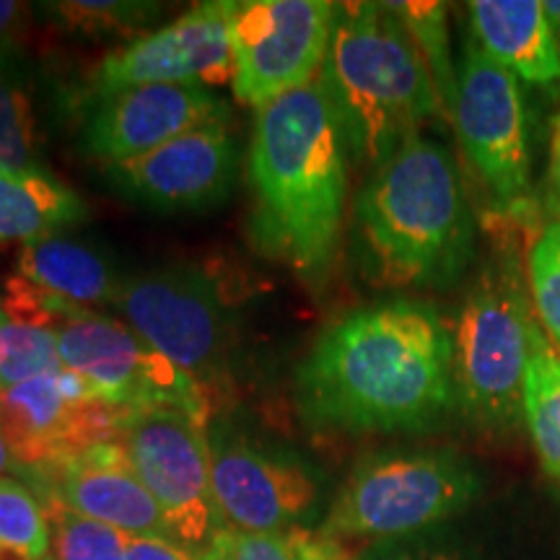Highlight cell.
<instances>
[{"instance_id":"cell-30","label":"cell","mask_w":560,"mask_h":560,"mask_svg":"<svg viewBox=\"0 0 560 560\" xmlns=\"http://www.w3.org/2000/svg\"><path fill=\"white\" fill-rule=\"evenodd\" d=\"M361 560H465V556L450 542L410 535L374 542Z\"/></svg>"},{"instance_id":"cell-10","label":"cell","mask_w":560,"mask_h":560,"mask_svg":"<svg viewBox=\"0 0 560 560\" xmlns=\"http://www.w3.org/2000/svg\"><path fill=\"white\" fill-rule=\"evenodd\" d=\"M62 366L128 410H179L206 425V384L161 355L136 330L100 312H83L55 330Z\"/></svg>"},{"instance_id":"cell-9","label":"cell","mask_w":560,"mask_h":560,"mask_svg":"<svg viewBox=\"0 0 560 560\" xmlns=\"http://www.w3.org/2000/svg\"><path fill=\"white\" fill-rule=\"evenodd\" d=\"M338 3L330 0H231L229 37L236 100L265 107L319 79Z\"/></svg>"},{"instance_id":"cell-16","label":"cell","mask_w":560,"mask_h":560,"mask_svg":"<svg viewBox=\"0 0 560 560\" xmlns=\"http://www.w3.org/2000/svg\"><path fill=\"white\" fill-rule=\"evenodd\" d=\"M213 493L223 527L244 535H285L317 501V482L299 459L242 439L210 441Z\"/></svg>"},{"instance_id":"cell-25","label":"cell","mask_w":560,"mask_h":560,"mask_svg":"<svg viewBox=\"0 0 560 560\" xmlns=\"http://www.w3.org/2000/svg\"><path fill=\"white\" fill-rule=\"evenodd\" d=\"M527 289L537 325L560 353V221H550L527 247Z\"/></svg>"},{"instance_id":"cell-19","label":"cell","mask_w":560,"mask_h":560,"mask_svg":"<svg viewBox=\"0 0 560 560\" xmlns=\"http://www.w3.org/2000/svg\"><path fill=\"white\" fill-rule=\"evenodd\" d=\"M19 276L50 293L52 299L83 312L115 304L125 283L102 252L58 234L24 244L19 257Z\"/></svg>"},{"instance_id":"cell-21","label":"cell","mask_w":560,"mask_h":560,"mask_svg":"<svg viewBox=\"0 0 560 560\" xmlns=\"http://www.w3.org/2000/svg\"><path fill=\"white\" fill-rule=\"evenodd\" d=\"M522 423L527 425L542 470L560 482V353L545 338L537 319L529 332V361L522 387Z\"/></svg>"},{"instance_id":"cell-28","label":"cell","mask_w":560,"mask_h":560,"mask_svg":"<svg viewBox=\"0 0 560 560\" xmlns=\"http://www.w3.org/2000/svg\"><path fill=\"white\" fill-rule=\"evenodd\" d=\"M68 30L81 34H120L138 32L161 13L156 3H115V0H70L50 5Z\"/></svg>"},{"instance_id":"cell-20","label":"cell","mask_w":560,"mask_h":560,"mask_svg":"<svg viewBox=\"0 0 560 560\" xmlns=\"http://www.w3.org/2000/svg\"><path fill=\"white\" fill-rule=\"evenodd\" d=\"M83 219V200L52 174H0V242L32 244Z\"/></svg>"},{"instance_id":"cell-1","label":"cell","mask_w":560,"mask_h":560,"mask_svg":"<svg viewBox=\"0 0 560 560\" xmlns=\"http://www.w3.org/2000/svg\"><path fill=\"white\" fill-rule=\"evenodd\" d=\"M314 431L423 433L457 412L452 325L433 304L389 299L325 327L296 371Z\"/></svg>"},{"instance_id":"cell-17","label":"cell","mask_w":560,"mask_h":560,"mask_svg":"<svg viewBox=\"0 0 560 560\" xmlns=\"http://www.w3.org/2000/svg\"><path fill=\"white\" fill-rule=\"evenodd\" d=\"M50 475L55 501L75 514L107 524L128 537L172 542L159 503L132 470L120 441L91 446Z\"/></svg>"},{"instance_id":"cell-12","label":"cell","mask_w":560,"mask_h":560,"mask_svg":"<svg viewBox=\"0 0 560 560\" xmlns=\"http://www.w3.org/2000/svg\"><path fill=\"white\" fill-rule=\"evenodd\" d=\"M125 325L198 382L221 376L231 346V317L221 289L190 268L125 280L115 304Z\"/></svg>"},{"instance_id":"cell-5","label":"cell","mask_w":560,"mask_h":560,"mask_svg":"<svg viewBox=\"0 0 560 560\" xmlns=\"http://www.w3.org/2000/svg\"><path fill=\"white\" fill-rule=\"evenodd\" d=\"M516 240L520 226L493 247L452 325L457 410L490 433H509L522 423L529 332L537 319Z\"/></svg>"},{"instance_id":"cell-29","label":"cell","mask_w":560,"mask_h":560,"mask_svg":"<svg viewBox=\"0 0 560 560\" xmlns=\"http://www.w3.org/2000/svg\"><path fill=\"white\" fill-rule=\"evenodd\" d=\"M215 560H299L291 532L285 535H244L223 529L208 545Z\"/></svg>"},{"instance_id":"cell-6","label":"cell","mask_w":560,"mask_h":560,"mask_svg":"<svg viewBox=\"0 0 560 560\" xmlns=\"http://www.w3.org/2000/svg\"><path fill=\"white\" fill-rule=\"evenodd\" d=\"M482 490L478 467L450 450L380 452L350 472L319 535L397 540L450 522Z\"/></svg>"},{"instance_id":"cell-37","label":"cell","mask_w":560,"mask_h":560,"mask_svg":"<svg viewBox=\"0 0 560 560\" xmlns=\"http://www.w3.org/2000/svg\"><path fill=\"white\" fill-rule=\"evenodd\" d=\"M5 322V314H3V304H0V325H3Z\"/></svg>"},{"instance_id":"cell-35","label":"cell","mask_w":560,"mask_h":560,"mask_svg":"<svg viewBox=\"0 0 560 560\" xmlns=\"http://www.w3.org/2000/svg\"><path fill=\"white\" fill-rule=\"evenodd\" d=\"M545 13H548L552 37H556L560 50V0H545Z\"/></svg>"},{"instance_id":"cell-31","label":"cell","mask_w":560,"mask_h":560,"mask_svg":"<svg viewBox=\"0 0 560 560\" xmlns=\"http://www.w3.org/2000/svg\"><path fill=\"white\" fill-rule=\"evenodd\" d=\"M291 537L293 545H296L299 560H361L342 548L340 540H332V537L312 535V532L301 529H291Z\"/></svg>"},{"instance_id":"cell-23","label":"cell","mask_w":560,"mask_h":560,"mask_svg":"<svg viewBox=\"0 0 560 560\" xmlns=\"http://www.w3.org/2000/svg\"><path fill=\"white\" fill-rule=\"evenodd\" d=\"M387 5L397 13V19L402 21L405 30L410 32L412 42L418 45L433 86H436L441 109L452 120L454 100H457V68H454L452 60L446 3H439V0H400V3Z\"/></svg>"},{"instance_id":"cell-27","label":"cell","mask_w":560,"mask_h":560,"mask_svg":"<svg viewBox=\"0 0 560 560\" xmlns=\"http://www.w3.org/2000/svg\"><path fill=\"white\" fill-rule=\"evenodd\" d=\"M55 529V560H128V535L86 516L75 514L60 501L47 509Z\"/></svg>"},{"instance_id":"cell-26","label":"cell","mask_w":560,"mask_h":560,"mask_svg":"<svg viewBox=\"0 0 560 560\" xmlns=\"http://www.w3.org/2000/svg\"><path fill=\"white\" fill-rule=\"evenodd\" d=\"M58 335L42 327L0 325V389L62 371Z\"/></svg>"},{"instance_id":"cell-15","label":"cell","mask_w":560,"mask_h":560,"mask_svg":"<svg viewBox=\"0 0 560 560\" xmlns=\"http://www.w3.org/2000/svg\"><path fill=\"white\" fill-rule=\"evenodd\" d=\"M219 120H226V104L200 83H151L100 96L81 143L91 159L122 164Z\"/></svg>"},{"instance_id":"cell-18","label":"cell","mask_w":560,"mask_h":560,"mask_svg":"<svg viewBox=\"0 0 560 560\" xmlns=\"http://www.w3.org/2000/svg\"><path fill=\"white\" fill-rule=\"evenodd\" d=\"M470 37L495 62L532 86H560V50L540 0L467 3Z\"/></svg>"},{"instance_id":"cell-34","label":"cell","mask_w":560,"mask_h":560,"mask_svg":"<svg viewBox=\"0 0 560 560\" xmlns=\"http://www.w3.org/2000/svg\"><path fill=\"white\" fill-rule=\"evenodd\" d=\"M550 195L556 208L560 210V112L556 120V132H552V149H550Z\"/></svg>"},{"instance_id":"cell-24","label":"cell","mask_w":560,"mask_h":560,"mask_svg":"<svg viewBox=\"0 0 560 560\" xmlns=\"http://www.w3.org/2000/svg\"><path fill=\"white\" fill-rule=\"evenodd\" d=\"M0 552L24 560L50 558V520L16 480L0 478Z\"/></svg>"},{"instance_id":"cell-22","label":"cell","mask_w":560,"mask_h":560,"mask_svg":"<svg viewBox=\"0 0 560 560\" xmlns=\"http://www.w3.org/2000/svg\"><path fill=\"white\" fill-rule=\"evenodd\" d=\"M0 174H47L39 156L32 100L11 50L0 52Z\"/></svg>"},{"instance_id":"cell-32","label":"cell","mask_w":560,"mask_h":560,"mask_svg":"<svg viewBox=\"0 0 560 560\" xmlns=\"http://www.w3.org/2000/svg\"><path fill=\"white\" fill-rule=\"evenodd\" d=\"M128 560H195V552L179 548L170 540L128 537Z\"/></svg>"},{"instance_id":"cell-7","label":"cell","mask_w":560,"mask_h":560,"mask_svg":"<svg viewBox=\"0 0 560 560\" xmlns=\"http://www.w3.org/2000/svg\"><path fill=\"white\" fill-rule=\"evenodd\" d=\"M452 122L495 215L529 223L537 208L532 198L527 102L520 79L472 37L462 47Z\"/></svg>"},{"instance_id":"cell-8","label":"cell","mask_w":560,"mask_h":560,"mask_svg":"<svg viewBox=\"0 0 560 560\" xmlns=\"http://www.w3.org/2000/svg\"><path fill=\"white\" fill-rule=\"evenodd\" d=\"M120 444L170 527L172 542L206 550L223 532L206 425L179 410H132Z\"/></svg>"},{"instance_id":"cell-36","label":"cell","mask_w":560,"mask_h":560,"mask_svg":"<svg viewBox=\"0 0 560 560\" xmlns=\"http://www.w3.org/2000/svg\"><path fill=\"white\" fill-rule=\"evenodd\" d=\"M13 465H16V459H13L9 441H5V433H3V423H0V475L13 470Z\"/></svg>"},{"instance_id":"cell-33","label":"cell","mask_w":560,"mask_h":560,"mask_svg":"<svg viewBox=\"0 0 560 560\" xmlns=\"http://www.w3.org/2000/svg\"><path fill=\"white\" fill-rule=\"evenodd\" d=\"M21 19H24V5L13 3V0H0V52L13 47V34L19 32Z\"/></svg>"},{"instance_id":"cell-2","label":"cell","mask_w":560,"mask_h":560,"mask_svg":"<svg viewBox=\"0 0 560 560\" xmlns=\"http://www.w3.org/2000/svg\"><path fill=\"white\" fill-rule=\"evenodd\" d=\"M348 159L319 79L257 109L247 151L249 240L306 283H322L338 255Z\"/></svg>"},{"instance_id":"cell-13","label":"cell","mask_w":560,"mask_h":560,"mask_svg":"<svg viewBox=\"0 0 560 560\" xmlns=\"http://www.w3.org/2000/svg\"><path fill=\"white\" fill-rule=\"evenodd\" d=\"M229 9L231 0L198 3L172 24L138 34L107 55L91 75L96 100L151 83H200L213 91L234 81Z\"/></svg>"},{"instance_id":"cell-3","label":"cell","mask_w":560,"mask_h":560,"mask_svg":"<svg viewBox=\"0 0 560 560\" xmlns=\"http://www.w3.org/2000/svg\"><path fill=\"white\" fill-rule=\"evenodd\" d=\"M361 268L382 289L444 291L475 257V219L457 161L412 136L369 174L353 208Z\"/></svg>"},{"instance_id":"cell-4","label":"cell","mask_w":560,"mask_h":560,"mask_svg":"<svg viewBox=\"0 0 560 560\" xmlns=\"http://www.w3.org/2000/svg\"><path fill=\"white\" fill-rule=\"evenodd\" d=\"M319 83L348 156L371 172L423 125L446 117L423 55L387 3H338Z\"/></svg>"},{"instance_id":"cell-11","label":"cell","mask_w":560,"mask_h":560,"mask_svg":"<svg viewBox=\"0 0 560 560\" xmlns=\"http://www.w3.org/2000/svg\"><path fill=\"white\" fill-rule=\"evenodd\" d=\"M130 412L70 369L0 389V423L13 459L39 472H55L91 446L120 441Z\"/></svg>"},{"instance_id":"cell-14","label":"cell","mask_w":560,"mask_h":560,"mask_svg":"<svg viewBox=\"0 0 560 560\" xmlns=\"http://www.w3.org/2000/svg\"><path fill=\"white\" fill-rule=\"evenodd\" d=\"M104 177L125 198L161 213L221 206L240 177V143L226 120L159 145L145 156L104 166Z\"/></svg>"}]
</instances>
